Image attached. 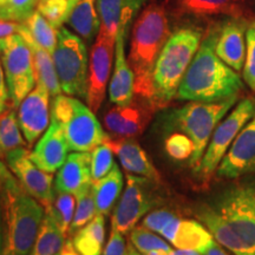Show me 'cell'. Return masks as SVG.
Wrapping results in <instances>:
<instances>
[{
    "mask_svg": "<svg viewBox=\"0 0 255 255\" xmlns=\"http://www.w3.org/2000/svg\"><path fill=\"white\" fill-rule=\"evenodd\" d=\"M40 1H45V0H39V2H40Z\"/></svg>",
    "mask_w": 255,
    "mask_h": 255,
    "instance_id": "obj_52",
    "label": "cell"
},
{
    "mask_svg": "<svg viewBox=\"0 0 255 255\" xmlns=\"http://www.w3.org/2000/svg\"><path fill=\"white\" fill-rule=\"evenodd\" d=\"M170 36V19L163 4L152 2L145 6L132 25L128 62L135 77V96L151 103L154 97L152 72Z\"/></svg>",
    "mask_w": 255,
    "mask_h": 255,
    "instance_id": "obj_3",
    "label": "cell"
},
{
    "mask_svg": "<svg viewBox=\"0 0 255 255\" xmlns=\"http://www.w3.org/2000/svg\"><path fill=\"white\" fill-rule=\"evenodd\" d=\"M75 0H45L40 1L37 9L56 28H60L75 7Z\"/></svg>",
    "mask_w": 255,
    "mask_h": 255,
    "instance_id": "obj_34",
    "label": "cell"
},
{
    "mask_svg": "<svg viewBox=\"0 0 255 255\" xmlns=\"http://www.w3.org/2000/svg\"><path fill=\"white\" fill-rule=\"evenodd\" d=\"M130 241H131L132 246L142 254L157 250L173 251L169 244H167V241H164L158 235L154 234L151 231L142 227V226L135 227L130 232Z\"/></svg>",
    "mask_w": 255,
    "mask_h": 255,
    "instance_id": "obj_36",
    "label": "cell"
},
{
    "mask_svg": "<svg viewBox=\"0 0 255 255\" xmlns=\"http://www.w3.org/2000/svg\"><path fill=\"white\" fill-rule=\"evenodd\" d=\"M170 255H202L199 252L196 251H191V250H177L176 251H171Z\"/></svg>",
    "mask_w": 255,
    "mask_h": 255,
    "instance_id": "obj_48",
    "label": "cell"
},
{
    "mask_svg": "<svg viewBox=\"0 0 255 255\" xmlns=\"http://www.w3.org/2000/svg\"><path fill=\"white\" fill-rule=\"evenodd\" d=\"M0 59L4 69L9 101L13 109L36 87V71L30 46L20 33L0 40Z\"/></svg>",
    "mask_w": 255,
    "mask_h": 255,
    "instance_id": "obj_9",
    "label": "cell"
},
{
    "mask_svg": "<svg viewBox=\"0 0 255 255\" xmlns=\"http://www.w3.org/2000/svg\"><path fill=\"white\" fill-rule=\"evenodd\" d=\"M18 122L27 144L32 145L46 131L51 123L50 92L45 85L36 82V87L18 107Z\"/></svg>",
    "mask_w": 255,
    "mask_h": 255,
    "instance_id": "obj_17",
    "label": "cell"
},
{
    "mask_svg": "<svg viewBox=\"0 0 255 255\" xmlns=\"http://www.w3.org/2000/svg\"><path fill=\"white\" fill-rule=\"evenodd\" d=\"M115 165L114 152L108 144L96 146L91 150V177L92 182L104 177Z\"/></svg>",
    "mask_w": 255,
    "mask_h": 255,
    "instance_id": "obj_37",
    "label": "cell"
},
{
    "mask_svg": "<svg viewBox=\"0 0 255 255\" xmlns=\"http://www.w3.org/2000/svg\"><path fill=\"white\" fill-rule=\"evenodd\" d=\"M9 100L8 88L6 84V78L4 69H2L1 59H0V115H1L7 108V102Z\"/></svg>",
    "mask_w": 255,
    "mask_h": 255,
    "instance_id": "obj_43",
    "label": "cell"
},
{
    "mask_svg": "<svg viewBox=\"0 0 255 255\" xmlns=\"http://www.w3.org/2000/svg\"><path fill=\"white\" fill-rule=\"evenodd\" d=\"M66 24L85 43L91 44V41L100 33L101 27L96 0H79L66 19Z\"/></svg>",
    "mask_w": 255,
    "mask_h": 255,
    "instance_id": "obj_26",
    "label": "cell"
},
{
    "mask_svg": "<svg viewBox=\"0 0 255 255\" xmlns=\"http://www.w3.org/2000/svg\"><path fill=\"white\" fill-rule=\"evenodd\" d=\"M238 96L219 102H191L170 114L174 128L181 130L194 143V154L189 163L194 170L199 167L202 156L218 124L234 107Z\"/></svg>",
    "mask_w": 255,
    "mask_h": 255,
    "instance_id": "obj_7",
    "label": "cell"
},
{
    "mask_svg": "<svg viewBox=\"0 0 255 255\" xmlns=\"http://www.w3.org/2000/svg\"><path fill=\"white\" fill-rule=\"evenodd\" d=\"M155 110L156 108L151 102L137 97L133 98L131 103L116 105L108 110L103 122L113 137L132 138L144 131Z\"/></svg>",
    "mask_w": 255,
    "mask_h": 255,
    "instance_id": "obj_15",
    "label": "cell"
},
{
    "mask_svg": "<svg viewBox=\"0 0 255 255\" xmlns=\"http://www.w3.org/2000/svg\"><path fill=\"white\" fill-rule=\"evenodd\" d=\"M19 33L24 37V39L26 40V43L31 49L32 57H33L34 71H36V82L38 81L43 83L47 90H49L51 97L55 98L56 96L62 94V88H60L58 77H57L52 55L34 41L26 28L23 26V24H21V28Z\"/></svg>",
    "mask_w": 255,
    "mask_h": 255,
    "instance_id": "obj_25",
    "label": "cell"
},
{
    "mask_svg": "<svg viewBox=\"0 0 255 255\" xmlns=\"http://www.w3.org/2000/svg\"><path fill=\"white\" fill-rule=\"evenodd\" d=\"M21 23L13 20H6V19H0V40L12 36V34L19 33Z\"/></svg>",
    "mask_w": 255,
    "mask_h": 255,
    "instance_id": "obj_42",
    "label": "cell"
},
{
    "mask_svg": "<svg viewBox=\"0 0 255 255\" xmlns=\"http://www.w3.org/2000/svg\"><path fill=\"white\" fill-rule=\"evenodd\" d=\"M102 255H128V247L122 233L111 228L110 239Z\"/></svg>",
    "mask_w": 255,
    "mask_h": 255,
    "instance_id": "obj_41",
    "label": "cell"
},
{
    "mask_svg": "<svg viewBox=\"0 0 255 255\" xmlns=\"http://www.w3.org/2000/svg\"><path fill=\"white\" fill-rule=\"evenodd\" d=\"M26 143L15 111L5 110L0 115V158H5L15 149L23 148Z\"/></svg>",
    "mask_w": 255,
    "mask_h": 255,
    "instance_id": "obj_30",
    "label": "cell"
},
{
    "mask_svg": "<svg viewBox=\"0 0 255 255\" xmlns=\"http://www.w3.org/2000/svg\"><path fill=\"white\" fill-rule=\"evenodd\" d=\"M5 159L8 169L25 191L39 201L44 208L49 207L55 199L53 176L51 173L38 168L31 161L30 151L24 146L8 152Z\"/></svg>",
    "mask_w": 255,
    "mask_h": 255,
    "instance_id": "obj_13",
    "label": "cell"
},
{
    "mask_svg": "<svg viewBox=\"0 0 255 255\" xmlns=\"http://www.w3.org/2000/svg\"><path fill=\"white\" fill-rule=\"evenodd\" d=\"M65 240L66 238L64 237L55 219L45 212L30 255H60Z\"/></svg>",
    "mask_w": 255,
    "mask_h": 255,
    "instance_id": "obj_29",
    "label": "cell"
},
{
    "mask_svg": "<svg viewBox=\"0 0 255 255\" xmlns=\"http://www.w3.org/2000/svg\"><path fill=\"white\" fill-rule=\"evenodd\" d=\"M165 8L175 19L229 17L239 20L253 18L252 0H167Z\"/></svg>",
    "mask_w": 255,
    "mask_h": 255,
    "instance_id": "obj_12",
    "label": "cell"
},
{
    "mask_svg": "<svg viewBox=\"0 0 255 255\" xmlns=\"http://www.w3.org/2000/svg\"><path fill=\"white\" fill-rule=\"evenodd\" d=\"M129 28L119 30L115 43V65L109 87V98L115 105L131 103L135 97V77L126 56V39Z\"/></svg>",
    "mask_w": 255,
    "mask_h": 255,
    "instance_id": "obj_19",
    "label": "cell"
},
{
    "mask_svg": "<svg viewBox=\"0 0 255 255\" xmlns=\"http://www.w3.org/2000/svg\"><path fill=\"white\" fill-rule=\"evenodd\" d=\"M122 188L123 175L117 164H115L104 177L92 182L97 214H103L105 216L110 214L122 193Z\"/></svg>",
    "mask_w": 255,
    "mask_h": 255,
    "instance_id": "obj_27",
    "label": "cell"
},
{
    "mask_svg": "<svg viewBox=\"0 0 255 255\" xmlns=\"http://www.w3.org/2000/svg\"><path fill=\"white\" fill-rule=\"evenodd\" d=\"M171 251H163V250H157V251H151L143 255H170Z\"/></svg>",
    "mask_w": 255,
    "mask_h": 255,
    "instance_id": "obj_49",
    "label": "cell"
},
{
    "mask_svg": "<svg viewBox=\"0 0 255 255\" xmlns=\"http://www.w3.org/2000/svg\"><path fill=\"white\" fill-rule=\"evenodd\" d=\"M75 195L70 193H62V191H57V195L53 199L52 203L45 208V212L55 219L59 229L66 239L71 238L70 229H71V223L73 215H75Z\"/></svg>",
    "mask_w": 255,
    "mask_h": 255,
    "instance_id": "obj_32",
    "label": "cell"
},
{
    "mask_svg": "<svg viewBox=\"0 0 255 255\" xmlns=\"http://www.w3.org/2000/svg\"><path fill=\"white\" fill-rule=\"evenodd\" d=\"M255 115V100L244 98L239 102L237 107L218 124L213 132L210 141L207 145V150L202 156L199 167L195 170L202 177V180H209L213 174L218 170L222 158L227 154L233 142L235 141L242 128L250 122Z\"/></svg>",
    "mask_w": 255,
    "mask_h": 255,
    "instance_id": "obj_10",
    "label": "cell"
},
{
    "mask_svg": "<svg viewBox=\"0 0 255 255\" xmlns=\"http://www.w3.org/2000/svg\"><path fill=\"white\" fill-rule=\"evenodd\" d=\"M159 234L178 250H191L201 254L215 242L212 233L205 225L195 220H181L177 216Z\"/></svg>",
    "mask_w": 255,
    "mask_h": 255,
    "instance_id": "obj_20",
    "label": "cell"
},
{
    "mask_svg": "<svg viewBox=\"0 0 255 255\" xmlns=\"http://www.w3.org/2000/svg\"><path fill=\"white\" fill-rule=\"evenodd\" d=\"M242 76L246 84L255 92V21H252L247 26L246 59Z\"/></svg>",
    "mask_w": 255,
    "mask_h": 255,
    "instance_id": "obj_39",
    "label": "cell"
},
{
    "mask_svg": "<svg viewBox=\"0 0 255 255\" xmlns=\"http://www.w3.org/2000/svg\"><path fill=\"white\" fill-rule=\"evenodd\" d=\"M197 218L220 246L234 255H255V176L226 188L200 207Z\"/></svg>",
    "mask_w": 255,
    "mask_h": 255,
    "instance_id": "obj_1",
    "label": "cell"
},
{
    "mask_svg": "<svg viewBox=\"0 0 255 255\" xmlns=\"http://www.w3.org/2000/svg\"><path fill=\"white\" fill-rule=\"evenodd\" d=\"M39 0H0V19L23 23L36 11Z\"/></svg>",
    "mask_w": 255,
    "mask_h": 255,
    "instance_id": "obj_35",
    "label": "cell"
},
{
    "mask_svg": "<svg viewBox=\"0 0 255 255\" xmlns=\"http://www.w3.org/2000/svg\"><path fill=\"white\" fill-rule=\"evenodd\" d=\"M202 39L203 30L195 26L181 27L169 37L152 72V104L156 109L176 97L181 82Z\"/></svg>",
    "mask_w": 255,
    "mask_h": 255,
    "instance_id": "obj_5",
    "label": "cell"
},
{
    "mask_svg": "<svg viewBox=\"0 0 255 255\" xmlns=\"http://www.w3.org/2000/svg\"><path fill=\"white\" fill-rule=\"evenodd\" d=\"M216 174L227 180L255 175V115L239 132L222 158Z\"/></svg>",
    "mask_w": 255,
    "mask_h": 255,
    "instance_id": "obj_16",
    "label": "cell"
},
{
    "mask_svg": "<svg viewBox=\"0 0 255 255\" xmlns=\"http://www.w3.org/2000/svg\"><path fill=\"white\" fill-rule=\"evenodd\" d=\"M0 188L4 215L1 255H30L45 208L25 191L14 175L0 183Z\"/></svg>",
    "mask_w": 255,
    "mask_h": 255,
    "instance_id": "obj_4",
    "label": "cell"
},
{
    "mask_svg": "<svg viewBox=\"0 0 255 255\" xmlns=\"http://www.w3.org/2000/svg\"><path fill=\"white\" fill-rule=\"evenodd\" d=\"M175 218H176V215L169 210H155V212L149 213L148 215L144 216V219L142 220V227L159 234L162 229Z\"/></svg>",
    "mask_w": 255,
    "mask_h": 255,
    "instance_id": "obj_40",
    "label": "cell"
},
{
    "mask_svg": "<svg viewBox=\"0 0 255 255\" xmlns=\"http://www.w3.org/2000/svg\"><path fill=\"white\" fill-rule=\"evenodd\" d=\"M21 24L34 41L52 55L58 40V28L53 26L38 9Z\"/></svg>",
    "mask_w": 255,
    "mask_h": 255,
    "instance_id": "obj_31",
    "label": "cell"
},
{
    "mask_svg": "<svg viewBox=\"0 0 255 255\" xmlns=\"http://www.w3.org/2000/svg\"><path fill=\"white\" fill-rule=\"evenodd\" d=\"M167 154L175 161L190 159L194 154V143L186 133H171L164 143Z\"/></svg>",
    "mask_w": 255,
    "mask_h": 255,
    "instance_id": "obj_38",
    "label": "cell"
},
{
    "mask_svg": "<svg viewBox=\"0 0 255 255\" xmlns=\"http://www.w3.org/2000/svg\"><path fill=\"white\" fill-rule=\"evenodd\" d=\"M60 255H81L78 253L77 251H76L75 246H73L72 241L68 240L65 242V245H64L63 247V251L62 253H60Z\"/></svg>",
    "mask_w": 255,
    "mask_h": 255,
    "instance_id": "obj_47",
    "label": "cell"
},
{
    "mask_svg": "<svg viewBox=\"0 0 255 255\" xmlns=\"http://www.w3.org/2000/svg\"><path fill=\"white\" fill-rule=\"evenodd\" d=\"M2 234H4V215H2V195L0 188V255L2 251Z\"/></svg>",
    "mask_w": 255,
    "mask_h": 255,
    "instance_id": "obj_45",
    "label": "cell"
},
{
    "mask_svg": "<svg viewBox=\"0 0 255 255\" xmlns=\"http://www.w3.org/2000/svg\"><path fill=\"white\" fill-rule=\"evenodd\" d=\"M12 176H13V174L11 173L7 165H5V163H2V161L0 159V183L4 182L5 180H7V178Z\"/></svg>",
    "mask_w": 255,
    "mask_h": 255,
    "instance_id": "obj_46",
    "label": "cell"
},
{
    "mask_svg": "<svg viewBox=\"0 0 255 255\" xmlns=\"http://www.w3.org/2000/svg\"><path fill=\"white\" fill-rule=\"evenodd\" d=\"M246 20H233L220 28L215 52L223 63L239 72L244 69L246 59Z\"/></svg>",
    "mask_w": 255,
    "mask_h": 255,
    "instance_id": "obj_23",
    "label": "cell"
},
{
    "mask_svg": "<svg viewBox=\"0 0 255 255\" xmlns=\"http://www.w3.org/2000/svg\"><path fill=\"white\" fill-rule=\"evenodd\" d=\"M149 181L145 177L128 174L127 187L111 216V228L123 235L130 234L139 220L154 208L156 201L148 191Z\"/></svg>",
    "mask_w": 255,
    "mask_h": 255,
    "instance_id": "obj_11",
    "label": "cell"
},
{
    "mask_svg": "<svg viewBox=\"0 0 255 255\" xmlns=\"http://www.w3.org/2000/svg\"><path fill=\"white\" fill-rule=\"evenodd\" d=\"M202 255H229V254L227 252L223 251L219 244L214 242V244H213L212 246H210Z\"/></svg>",
    "mask_w": 255,
    "mask_h": 255,
    "instance_id": "obj_44",
    "label": "cell"
},
{
    "mask_svg": "<svg viewBox=\"0 0 255 255\" xmlns=\"http://www.w3.org/2000/svg\"><path fill=\"white\" fill-rule=\"evenodd\" d=\"M90 183H92L91 152L75 151L70 154L57 171L56 190L75 195L83 187Z\"/></svg>",
    "mask_w": 255,
    "mask_h": 255,
    "instance_id": "obj_24",
    "label": "cell"
},
{
    "mask_svg": "<svg viewBox=\"0 0 255 255\" xmlns=\"http://www.w3.org/2000/svg\"><path fill=\"white\" fill-rule=\"evenodd\" d=\"M76 197V208L75 215L71 223V229H70V234H75L82 227H84L88 222H90L92 219L97 215V210H96V202L94 189H92V183L87 184L83 187L81 190H78L75 194Z\"/></svg>",
    "mask_w": 255,
    "mask_h": 255,
    "instance_id": "obj_33",
    "label": "cell"
},
{
    "mask_svg": "<svg viewBox=\"0 0 255 255\" xmlns=\"http://www.w3.org/2000/svg\"><path fill=\"white\" fill-rule=\"evenodd\" d=\"M128 255H143V254L141 252L137 251L132 245H129V246H128Z\"/></svg>",
    "mask_w": 255,
    "mask_h": 255,
    "instance_id": "obj_50",
    "label": "cell"
},
{
    "mask_svg": "<svg viewBox=\"0 0 255 255\" xmlns=\"http://www.w3.org/2000/svg\"><path fill=\"white\" fill-rule=\"evenodd\" d=\"M52 59L64 94L87 98L89 58L85 41L62 26L58 28V40Z\"/></svg>",
    "mask_w": 255,
    "mask_h": 255,
    "instance_id": "obj_8",
    "label": "cell"
},
{
    "mask_svg": "<svg viewBox=\"0 0 255 255\" xmlns=\"http://www.w3.org/2000/svg\"><path fill=\"white\" fill-rule=\"evenodd\" d=\"M105 240V215L97 214L75 233L72 244L81 255H102Z\"/></svg>",
    "mask_w": 255,
    "mask_h": 255,
    "instance_id": "obj_28",
    "label": "cell"
},
{
    "mask_svg": "<svg viewBox=\"0 0 255 255\" xmlns=\"http://www.w3.org/2000/svg\"><path fill=\"white\" fill-rule=\"evenodd\" d=\"M146 0H96L101 19L100 33L116 40L121 28H129Z\"/></svg>",
    "mask_w": 255,
    "mask_h": 255,
    "instance_id": "obj_21",
    "label": "cell"
},
{
    "mask_svg": "<svg viewBox=\"0 0 255 255\" xmlns=\"http://www.w3.org/2000/svg\"><path fill=\"white\" fill-rule=\"evenodd\" d=\"M79 1V0H75V2H76V4H77V2Z\"/></svg>",
    "mask_w": 255,
    "mask_h": 255,
    "instance_id": "obj_51",
    "label": "cell"
},
{
    "mask_svg": "<svg viewBox=\"0 0 255 255\" xmlns=\"http://www.w3.org/2000/svg\"><path fill=\"white\" fill-rule=\"evenodd\" d=\"M219 31L210 27L203 36L199 50L178 88L177 100L212 103L239 96V92L244 89L239 73L216 55L215 44Z\"/></svg>",
    "mask_w": 255,
    "mask_h": 255,
    "instance_id": "obj_2",
    "label": "cell"
},
{
    "mask_svg": "<svg viewBox=\"0 0 255 255\" xmlns=\"http://www.w3.org/2000/svg\"><path fill=\"white\" fill-rule=\"evenodd\" d=\"M69 144L58 122L51 119L49 128L36 146L30 151V158L38 168L47 173H56L68 158Z\"/></svg>",
    "mask_w": 255,
    "mask_h": 255,
    "instance_id": "obj_18",
    "label": "cell"
},
{
    "mask_svg": "<svg viewBox=\"0 0 255 255\" xmlns=\"http://www.w3.org/2000/svg\"><path fill=\"white\" fill-rule=\"evenodd\" d=\"M105 144L110 146L128 174L145 177L152 182H158L159 174L151 163L141 145L132 138H117L108 136Z\"/></svg>",
    "mask_w": 255,
    "mask_h": 255,
    "instance_id": "obj_22",
    "label": "cell"
},
{
    "mask_svg": "<svg viewBox=\"0 0 255 255\" xmlns=\"http://www.w3.org/2000/svg\"><path fill=\"white\" fill-rule=\"evenodd\" d=\"M51 119L58 122L71 151H91L103 144L108 135L94 111L72 96H56Z\"/></svg>",
    "mask_w": 255,
    "mask_h": 255,
    "instance_id": "obj_6",
    "label": "cell"
},
{
    "mask_svg": "<svg viewBox=\"0 0 255 255\" xmlns=\"http://www.w3.org/2000/svg\"><path fill=\"white\" fill-rule=\"evenodd\" d=\"M115 43L116 40L98 33L91 49L88 72V92L85 100L88 107L95 114L98 113L105 98L113 68V59L115 58Z\"/></svg>",
    "mask_w": 255,
    "mask_h": 255,
    "instance_id": "obj_14",
    "label": "cell"
}]
</instances>
